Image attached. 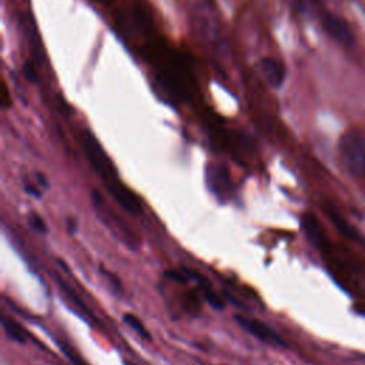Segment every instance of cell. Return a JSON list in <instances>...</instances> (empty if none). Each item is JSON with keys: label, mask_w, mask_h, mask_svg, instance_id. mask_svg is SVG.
<instances>
[{"label": "cell", "mask_w": 365, "mask_h": 365, "mask_svg": "<svg viewBox=\"0 0 365 365\" xmlns=\"http://www.w3.org/2000/svg\"><path fill=\"white\" fill-rule=\"evenodd\" d=\"M338 150L344 166L357 177L365 174V134L359 130H348L340 138Z\"/></svg>", "instance_id": "6da1fadb"}, {"label": "cell", "mask_w": 365, "mask_h": 365, "mask_svg": "<svg viewBox=\"0 0 365 365\" xmlns=\"http://www.w3.org/2000/svg\"><path fill=\"white\" fill-rule=\"evenodd\" d=\"M80 143H82V147L85 150V154L89 160L90 166L100 176V178L103 180L106 186L118 180L110 158L107 157L105 150L98 145L96 137L89 130H85L82 134H80Z\"/></svg>", "instance_id": "7a4b0ae2"}, {"label": "cell", "mask_w": 365, "mask_h": 365, "mask_svg": "<svg viewBox=\"0 0 365 365\" xmlns=\"http://www.w3.org/2000/svg\"><path fill=\"white\" fill-rule=\"evenodd\" d=\"M318 19L322 30L326 32L334 42L346 48H351L354 45V36L346 20H342L341 17L327 10H322L318 14Z\"/></svg>", "instance_id": "3957f363"}, {"label": "cell", "mask_w": 365, "mask_h": 365, "mask_svg": "<svg viewBox=\"0 0 365 365\" xmlns=\"http://www.w3.org/2000/svg\"><path fill=\"white\" fill-rule=\"evenodd\" d=\"M234 320L238 322V326L241 328H244L247 333L254 335L257 340L266 342V344H271V346L287 347L286 341H284L274 330H271L266 322L251 318V317L241 315V314H237Z\"/></svg>", "instance_id": "277c9868"}, {"label": "cell", "mask_w": 365, "mask_h": 365, "mask_svg": "<svg viewBox=\"0 0 365 365\" xmlns=\"http://www.w3.org/2000/svg\"><path fill=\"white\" fill-rule=\"evenodd\" d=\"M106 189L110 193V196L117 201V205L121 209H125L133 216H137L141 213V202L138 197L132 190H129L125 185H121L120 180L110 182V185L106 186Z\"/></svg>", "instance_id": "5b68a950"}, {"label": "cell", "mask_w": 365, "mask_h": 365, "mask_svg": "<svg viewBox=\"0 0 365 365\" xmlns=\"http://www.w3.org/2000/svg\"><path fill=\"white\" fill-rule=\"evenodd\" d=\"M301 229L314 249H317L318 251H327L328 249L327 236L324 233L318 218L314 214L306 213L301 217Z\"/></svg>", "instance_id": "8992f818"}, {"label": "cell", "mask_w": 365, "mask_h": 365, "mask_svg": "<svg viewBox=\"0 0 365 365\" xmlns=\"http://www.w3.org/2000/svg\"><path fill=\"white\" fill-rule=\"evenodd\" d=\"M258 72L271 87H280L287 76L286 66L274 57L261 59L258 65Z\"/></svg>", "instance_id": "52a82bcc"}, {"label": "cell", "mask_w": 365, "mask_h": 365, "mask_svg": "<svg viewBox=\"0 0 365 365\" xmlns=\"http://www.w3.org/2000/svg\"><path fill=\"white\" fill-rule=\"evenodd\" d=\"M322 210L326 213V216L330 218V221L333 222V226L337 229L338 233H341L344 237H347L348 240L353 241H359L361 236L359 233L350 225V222L344 218L340 211L333 207L331 205H322Z\"/></svg>", "instance_id": "ba28073f"}, {"label": "cell", "mask_w": 365, "mask_h": 365, "mask_svg": "<svg viewBox=\"0 0 365 365\" xmlns=\"http://www.w3.org/2000/svg\"><path fill=\"white\" fill-rule=\"evenodd\" d=\"M207 177H209V186L216 193V196L220 198L225 197V194L229 190V185H230V178H229L227 170L220 167V166L209 167Z\"/></svg>", "instance_id": "9c48e42d"}, {"label": "cell", "mask_w": 365, "mask_h": 365, "mask_svg": "<svg viewBox=\"0 0 365 365\" xmlns=\"http://www.w3.org/2000/svg\"><path fill=\"white\" fill-rule=\"evenodd\" d=\"M22 26L25 29V33L28 34L29 46H30L33 59L36 60L37 63H40V62H42V59H43V48H42V43H40L39 33L36 30V26L33 25V20H32L30 16H23Z\"/></svg>", "instance_id": "30bf717a"}, {"label": "cell", "mask_w": 365, "mask_h": 365, "mask_svg": "<svg viewBox=\"0 0 365 365\" xmlns=\"http://www.w3.org/2000/svg\"><path fill=\"white\" fill-rule=\"evenodd\" d=\"M2 326H3V330L8 335L9 340L14 341V342H19V344H25L26 342V334L23 331V328L19 326V324L9 318V317H3L2 318Z\"/></svg>", "instance_id": "8fae6325"}, {"label": "cell", "mask_w": 365, "mask_h": 365, "mask_svg": "<svg viewBox=\"0 0 365 365\" xmlns=\"http://www.w3.org/2000/svg\"><path fill=\"white\" fill-rule=\"evenodd\" d=\"M294 8L301 14H309V16H318L322 9L321 3L318 0H293Z\"/></svg>", "instance_id": "7c38bea8"}, {"label": "cell", "mask_w": 365, "mask_h": 365, "mask_svg": "<svg viewBox=\"0 0 365 365\" xmlns=\"http://www.w3.org/2000/svg\"><path fill=\"white\" fill-rule=\"evenodd\" d=\"M123 321L127 324V326H129V327H130L137 335H140L143 340H147V341L152 340V335H150V333L147 331V328L145 327V324L141 322V320L137 318L134 314H130V313L125 314V315H123Z\"/></svg>", "instance_id": "4fadbf2b"}, {"label": "cell", "mask_w": 365, "mask_h": 365, "mask_svg": "<svg viewBox=\"0 0 365 365\" xmlns=\"http://www.w3.org/2000/svg\"><path fill=\"white\" fill-rule=\"evenodd\" d=\"M54 281H56L57 286H59L60 289H62V291H63V293H65V294H66V295L70 298V301L74 304V306H76L77 309H80V310H82L83 313H86L87 315H92V314H90V311L87 310V307H86L85 304H83V301L77 297V294H76V293H74V291H73V290H72V289L67 286V284H66V282H65L62 278H60V277H56V275H54Z\"/></svg>", "instance_id": "5bb4252c"}, {"label": "cell", "mask_w": 365, "mask_h": 365, "mask_svg": "<svg viewBox=\"0 0 365 365\" xmlns=\"http://www.w3.org/2000/svg\"><path fill=\"white\" fill-rule=\"evenodd\" d=\"M132 25L137 29V32L147 33V30L150 29V20L145 12L136 9L132 13Z\"/></svg>", "instance_id": "9a60e30c"}, {"label": "cell", "mask_w": 365, "mask_h": 365, "mask_svg": "<svg viewBox=\"0 0 365 365\" xmlns=\"http://www.w3.org/2000/svg\"><path fill=\"white\" fill-rule=\"evenodd\" d=\"M202 295H205L206 301L210 304V306L214 309V310H222L225 309V301L221 300V297L213 291V287H207L205 290H201Z\"/></svg>", "instance_id": "2e32d148"}, {"label": "cell", "mask_w": 365, "mask_h": 365, "mask_svg": "<svg viewBox=\"0 0 365 365\" xmlns=\"http://www.w3.org/2000/svg\"><path fill=\"white\" fill-rule=\"evenodd\" d=\"M29 225L37 233H42V234H46L48 233V226H46L45 220L42 217H40L39 214H36V213H32L29 216Z\"/></svg>", "instance_id": "e0dca14e"}, {"label": "cell", "mask_w": 365, "mask_h": 365, "mask_svg": "<svg viewBox=\"0 0 365 365\" xmlns=\"http://www.w3.org/2000/svg\"><path fill=\"white\" fill-rule=\"evenodd\" d=\"M59 344V347H60V350H62V353L67 357V359L73 364V365H87L82 358H80L69 346H66V344H63V342H57Z\"/></svg>", "instance_id": "ac0fdd59"}, {"label": "cell", "mask_w": 365, "mask_h": 365, "mask_svg": "<svg viewBox=\"0 0 365 365\" xmlns=\"http://www.w3.org/2000/svg\"><path fill=\"white\" fill-rule=\"evenodd\" d=\"M166 277H169L170 280H173V281H176V282H180V284H186V282L190 280L189 275H187V273L185 271V269H182V270H178V271H176V270L167 271V273H166Z\"/></svg>", "instance_id": "d6986e66"}, {"label": "cell", "mask_w": 365, "mask_h": 365, "mask_svg": "<svg viewBox=\"0 0 365 365\" xmlns=\"http://www.w3.org/2000/svg\"><path fill=\"white\" fill-rule=\"evenodd\" d=\"M23 72H25V76L30 80V82H36V72H34V67L32 65L26 63Z\"/></svg>", "instance_id": "ffe728a7"}, {"label": "cell", "mask_w": 365, "mask_h": 365, "mask_svg": "<svg viewBox=\"0 0 365 365\" xmlns=\"http://www.w3.org/2000/svg\"><path fill=\"white\" fill-rule=\"evenodd\" d=\"M25 191H26L29 196L36 197V198H39L40 196H42V193L39 191V189H37L36 186H32V185H26V186H25Z\"/></svg>", "instance_id": "44dd1931"}, {"label": "cell", "mask_w": 365, "mask_h": 365, "mask_svg": "<svg viewBox=\"0 0 365 365\" xmlns=\"http://www.w3.org/2000/svg\"><path fill=\"white\" fill-rule=\"evenodd\" d=\"M67 230L70 234H74V231H76V220L74 218L67 220Z\"/></svg>", "instance_id": "7402d4cb"}, {"label": "cell", "mask_w": 365, "mask_h": 365, "mask_svg": "<svg viewBox=\"0 0 365 365\" xmlns=\"http://www.w3.org/2000/svg\"><path fill=\"white\" fill-rule=\"evenodd\" d=\"M37 180L40 181V182H42V185H43V187H48L49 185H48V180L45 178V176L43 174H40V173H37Z\"/></svg>", "instance_id": "603a6c76"}, {"label": "cell", "mask_w": 365, "mask_h": 365, "mask_svg": "<svg viewBox=\"0 0 365 365\" xmlns=\"http://www.w3.org/2000/svg\"><path fill=\"white\" fill-rule=\"evenodd\" d=\"M93 2H96L98 5H103V6H109L113 3V0H93Z\"/></svg>", "instance_id": "cb8c5ba5"}]
</instances>
